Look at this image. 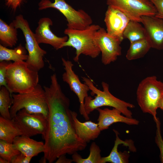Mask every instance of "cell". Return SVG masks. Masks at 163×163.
Masks as SVG:
<instances>
[{"instance_id": "6da1fadb", "label": "cell", "mask_w": 163, "mask_h": 163, "mask_svg": "<svg viewBox=\"0 0 163 163\" xmlns=\"http://www.w3.org/2000/svg\"><path fill=\"white\" fill-rule=\"evenodd\" d=\"M49 86L43 87L48 109L44 158L52 163L60 156L84 150L87 143L76 134L69 99L63 92L55 73Z\"/></svg>"}, {"instance_id": "7a4b0ae2", "label": "cell", "mask_w": 163, "mask_h": 163, "mask_svg": "<svg viewBox=\"0 0 163 163\" xmlns=\"http://www.w3.org/2000/svg\"><path fill=\"white\" fill-rule=\"evenodd\" d=\"M84 83L88 86L91 94L96 95L93 98L90 96L86 97L84 101L85 111L89 115L91 112L98 108L104 106H109L120 110L125 116L132 118V113L128 108H133L135 106L131 103L121 100L113 95L109 90V85L103 82L101 85L103 90L97 88L92 80L85 77H82Z\"/></svg>"}, {"instance_id": "3957f363", "label": "cell", "mask_w": 163, "mask_h": 163, "mask_svg": "<svg viewBox=\"0 0 163 163\" xmlns=\"http://www.w3.org/2000/svg\"><path fill=\"white\" fill-rule=\"evenodd\" d=\"M97 24H92L82 30L70 29L67 28L64 34L68 37L67 40L62 47H71L75 50V56L73 60L78 62L81 54L95 58L101 53L100 50L95 40V35L100 28Z\"/></svg>"}, {"instance_id": "277c9868", "label": "cell", "mask_w": 163, "mask_h": 163, "mask_svg": "<svg viewBox=\"0 0 163 163\" xmlns=\"http://www.w3.org/2000/svg\"><path fill=\"white\" fill-rule=\"evenodd\" d=\"M39 80L38 72L30 69L26 61L11 62L7 67L6 81L11 94L30 92L38 85Z\"/></svg>"}, {"instance_id": "5b68a950", "label": "cell", "mask_w": 163, "mask_h": 163, "mask_svg": "<svg viewBox=\"0 0 163 163\" xmlns=\"http://www.w3.org/2000/svg\"><path fill=\"white\" fill-rule=\"evenodd\" d=\"M163 96V82L155 76L147 77L139 84L136 91L137 100L142 111L152 116L155 122L158 119L157 110Z\"/></svg>"}, {"instance_id": "8992f818", "label": "cell", "mask_w": 163, "mask_h": 163, "mask_svg": "<svg viewBox=\"0 0 163 163\" xmlns=\"http://www.w3.org/2000/svg\"><path fill=\"white\" fill-rule=\"evenodd\" d=\"M10 111L11 118L21 110L25 109L32 113L43 114L47 119L48 109L45 91L39 84L32 91L26 93L13 94Z\"/></svg>"}, {"instance_id": "52a82bcc", "label": "cell", "mask_w": 163, "mask_h": 163, "mask_svg": "<svg viewBox=\"0 0 163 163\" xmlns=\"http://www.w3.org/2000/svg\"><path fill=\"white\" fill-rule=\"evenodd\" d=\"M11 23L16 28L21 30L24 36L26 42L25 47L28 53V58L26 62L28 67L32 70L38 72L44 66L43 58L46 52L40 46L34 33L22 15H17Z\"/></svg>"}, {"instance_id": "ba28073f", "label": "cell", "mask_w": 163, "mask_h": 163, "mask_svg": "<svg viewBox=\"0 0 163 163\" xmlns=\"http://www.w3.org/2000/svg\"><path fill=\"white\" fill-rule=\"evenodd\" d=\"M42 0L39 3V9L53 8L59 10L65 17L67 22V28L82 30L92 24L91 16L82 9L76 10L66 3L65 0Z\"/></svg>"}, {"instance_id": "9c48e42d", "label": "cell", "mask_w": 163, "mask_h": 163, "mask_svg": "<svg viewBox=\"0 0 163 163\" xmlns=\"http://www.w3.org/2000/svg\"><path fill=\"white\" fill-rule=\"evenodd\" d=\"M108 6L124 13L130 20L141 23V17L155 16L157 10L149 0H106Z\"/></svg>"}, {"instance_id": "30bf717a", "label": "cell", "mask_w": 163, "mask_h": 163, "mask_svg": "<svg viewBox=\"0 0 163 163\" xmlns=\"http://www.w3.org/2000/svg\"><path fill=\"white\" fill-rule=\"evenodd\" d=\"M12 119L21 131L22 135L30 137L41 134L43 139L47 119L43 114L30 113L23 109L19 111Z\"/></svg>"}, {"instance_id": "8fae6325", "label": "cell", "mask_w": 163, "mask_h": 163, "mask_svg": "<svg viewBox=\"0 0 163 163\" xmlns=\"http://www.w3.org/2000/svg\"><path fill=\"white\" fill-rule=\"evenodd\" d=\"M62 61L65 70L62 75V80L68 85L71 90L77 96L80 103V113L86 120H88L89 117L85 110L84 101L85 98L88 96L89 88L86 84L80 81L78 76L73 70L74 65L71 61L63 57Z\"/></svg>"}, {"instance_id": "7c38bea8", "label": "cell", "mask_w": 163, "mask_h": 163, "mask_svg": "<svg viewBox=\"0 0 163 163\" xmlns=\"http://www.w3.org/2000/svg\"><path fill=\"white\" fill-rule=\"evenodd\" d=\"M95 40L101 53V62L104 65L115 62L121 55L122 41L109 34L104 28L101 27L97 32Z\"/></svg>"}, {"instance_id": "4fadbf2b", "label": "cell", "mask_w": 163, "mask_h": 163, "mask_svg": "<svg viewBox=\"0 0 163 163\" xmlns=\"http://www.w3.org/2000/svg\"><path fill=\"white\" fill-rule=\"evenodd\" d=\"M130 19L119 9L108 6L104 21L106 31L110 35L117 37L122 42L123 33Z\"/></svg>"}, {"instance_id": "5bb4252c", "label": "cell", "mask_w": 163, "mask_h": 163, "mask_svg": "<svg viewBox=\"0 0 163 163\" xmlns=\"http://www.w3.org/2000/svg\"><path fill=\"white\" fill-rule=\"evenodd\" d=\"M141 19L151 48L163 50V20L155 16H142Z\"/></svg>"}, {"instance_id": "9a60e30c", "label": "cell", "mask_w": 163, "mask_h": 163, "mask_svg": "<svg viewBox=\"0 0 163 163\" xmlns=\"http://www.w3.org/2000/svg\"><path fill=\"white\" fill-rule=\"evenodd\" d=\"M34 35L39 44L45 43L49 44L56 50L62 47L63 44L67 40L68 37L65 36L58 37L51 30L50 26L53 25L52 20L49 18H41L38 23Z\"/></svg>"}, {"instance_id": "2e32d148", "label": "cell", "mask_w": 163, "mask_h": 163, "mask_svg": "<svg viewBox=\"0 0 163 163\" xmlns=\"http://www.w3.org/2000/svg\"><path fill=\"white\" fill-rule=\"evenodd\" d=\"M99 113L97 119L98 127L101 131L106 129L113 124L118 122L124 123L129 125H137L139 123L137 120L121 115V112L118 110L113 108L96 109Z\"/></svg>"}, {"instance_id": "e0dca14e", "label": "cell", "mask_w": 163, "mask_h": 163, "mask_svg": "<svg viewBox=\"0 0 163 163\" xmlns=\"http://www.w3.org/2000/svg\"><path fill=\"white\" fill-rule=\"evenodd\" d=\"M71 113L76 133L81 139L89 143L98 137L101 131L97 123L91 120L82 122L78 119V114L75 112L72 111Z\"/></svg>"}, {"instance_id": "ac0fdd59", "label": "cell", "mask_w": 163, "mask_h": 163, "mask_svg": "<svg viewBox=\"0 0 163 163\" xmlns=\"http://www.w3.org/2000/svg\"><path fill=\"white\" fill-rule=\"evenodd\" d=\"M13 143L21 153L31 158L42 152H43L44 150V143L24 135L15 138Z\"/></svg>"}, {"instance_id": "d6986e66", "label": "cell", "mask_w": 163, "mask_h": 163, "mask_svg": "<svg viewBox=\"0 0 163 163\" xmlns=\"http://www.w3.org/2000/svg\"><path fill=\"white\" fill-rule=\"evenodd\" d=\"M22 133L13 120L0 116V139L11 143L16 137Z\"/></svg>"}, {"instance_id": "ffe728a7", "label": "cell", "mask_w": 163, "mask_h": 163, "mask_svg": "<svg viewBox=\"0 0 163 163\" xmlns=\"http://www.w3.org/2000/svg\"><path fill=\"white\" fill-rule=\"evenodd\" d=\"M116 134V139L114 146L110 154L107 156L102 157V163L109 162L112 163H126L129 162V154L126 151L118 152V146L121 144L130 147L128 142L121 139L118 136L119 133L116 130L113 129Z\"/></svg>"}, {"instance_id": "44dd1931", "label": "cell", "mask_w": 163, "mask_h": 163, "mask_svg": "<svg viewBox=\"0 0 163 163\" xmlns=\"http://www.w3.org/2000/svg\"><path fill=\"white\" fill-rule=\"evenodd\" d=\"M17 29L11 23L9 25L0 19V42L1 44L6 47H12L18 40Z\"/></svg>"}, {"instance_id": "7402d4cb", "label": "cell", "mask_w": 163, "mask_h": 163, "mask_svg": "<svg viewBox=\"0 0 163 163\" xmlns=\"http://www.w3.org/2000/svg\"><path fill=\"white\" fill-rule=\"evenodd\" d=\"M28 58L26 50L21 44L14 49H10L0 44V61L14 62L26 61Z\"/></svg>"}, {"instance_id": "603a6c76", "label": "cell", "mask_w": 163, "mask_h": 163, "mask_svg": "<svg viewBox=\"0 0 163 163\" xmlns=\"http://www.w3.org/2000/svg\"><path fill=\"white\" fill-rule=\"evenodd\" d=\"M151 48L146 39L130 43L126 58L129 60L138 59L143 57Z\"/></svg>"}, {"instance_id": "cb8c5ba5", "label": "cell", "mask_w": 163, "mask_h": 163, "mask_svg": "<svg viewBox=\"0 0 163 163\" xmlns=\"http://www.w3.org/2000/svg\"><path fill=\"white\" fill-rule=\"evenodd\" d=\"M140 23L130 20L123 32L124 39H128L130 43L146 39L145 28Z\"/></svg>"}, {"instance_id": "d4e9b609", "label": "cell", "mask_w": 163, "mask_h": 163, "mask_svg": "<svg viewBox=\"0 0 163 163\" xmlns=\"http://www.w3.org/2000/svg\"><path fill=\"white\" fill-rule=\"evenodd\" d=\"M90 154L86 158H83L77 152L72 155L73 162L76 163H102L101 150L95 142L91 143L90 148Z\"/></svg>"}, {"instance_id": "484cf974", "label": "cell", "mask_w": 163, "mask_h": 163, "mask_svg": "<svg viewBox=\"0 0 163 163\" xmlns=\"http://www.w3.org/2000/svg\"><path fill=\"white\" fill-rule=\"evenodd\" d=\"M11 93L4 86L0 88V113L1 116L6 119H12L10 109L12 104Z\"/></svg>"}, {"instance_id": "4316f807", "label": "cell", "mask_w": 163, "mask_h": 163, "mask_svg": "<svg viewBox=\"0 0 163 163\" xmlns=\"http://www.w3.org/2000/svg\"><path fill=\"white\" fill-rule=\"evenodd\" d=\"M21 152L13 143L0 139V156L11 163L12 158Z\"/></svg>"}, {"instance_id": "83f0119b", "label": "cell", "mask_w": 163, "mask_h": 163, "mask_svg": "<svg viewBox=\"0 0 163 163\" xmlns=\"http://www.w3.org/2000/svg\"><path fill=\"white\" fill-rule=\"evenodd\" d=\"M155 122L156 124L157 129L155 141L160 151V158L161 162L163 163V139L161 133L160 123L159 119L158 118Z\"/></svg>"}, {"instance_id": "f1b7e54d", "label": "cell", "mask_w": 163, "mask_h": 163, "mask_svg": "<svg viewBox=\"0 0 163 163\" xmlns=\"http://www.w3.org/2000/svg\"><path fill=\"white\" fill-rule=\"evenodd\" d=\"M11 62L10 61H4L0 62V86H4L7 88L6 81L7 67Z\"/></svg>"}, {"instance_id": "f546056e", "label": "cell", "mask_w": 163, "mask_h": 163, "mask_svg": "<svg viewBox=\"0 0 163 163\" xmlns=\"http://www.w3.org/2000/svg\"><path fill=\"white\" fill-rule=\"evenodd\" d=\"M154 5L157 10L155 16L163 20V0H149Z\"/></svg>"}, {"instance_id": "4dcf8cb0", "label": "cell", "mask_w": 163, "mask_h": 163, "mask_svg": "<svg viewBox=\"0 0 163 163\" xmlns=\"http://www.w3.org/2000/svg\"><path fill=\"white\" fill-rule=\"evenodd\" d=\"M32 158L29 157L20 153L14 156L12 159L11 163H29Z\"/></svg>"}, {"instance_id": "1f68e13d", "label": "cell", "mask_w": 163, "mask_h": 163, "mask_svg": "<svg viewBox=\"0 0 163 163\" xmlns=\"http://www.w3.org/2000/svg\"><path fill=\"white\" fill-rule=\"evenodd\" d=\"M23 0H6V5L15 10L21 5Z\"/></svg>"}, {"instance_id": "d6a6232c", "label": "cell", "mask_w": 163, "mask_h": 163, "mask_svg": "<svg viewBox=\"0 0 163 163\" xmlns=\"http://www.w3.org/2000/svg\"><path fill=\"white\" fill-rule=\"evenodd\" d=\"M66 155H62L60 156L55 163H71L73 162L72 159L67 158Z\"/></svg>"}, {"instance_id": "836d02e7", "label": "cell", "mask_w": 163, "mask_h": 163, "mask_svg": "<svg viewBox=\"0 0 163 163\" xmlns=\"http://www.w3.org/2000/svg\"><path fill=\"white\" fill-rule=\"evenodd\" d=\"M159 108L163 110V96L160 101L159 104Z\"/></svg>"}, {"instance_id": "e575fe53", "label": "cell", "mask_w": 163, "mask_h": 163, "mask_svg": "<svg viewBox=\"0 0 163 163\" xmlns=\"http://www.w3.org/2000/svg\"><path fill=\"white\" fill-rule=\"evenodd\" d=\"M9 162L6 159L0 157V163H9Z\"/></svg>"}]
</instances>
